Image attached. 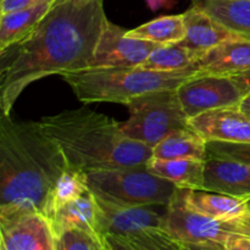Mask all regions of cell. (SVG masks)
<instances>
[{
  "label": "cell",
  "instance_id": "obj_37",
  "mask_svg": "<svg viewBox=\"0 0 250 250\" xmlns=\"http://www.w3.org/2000/svg\"><path fill=\"white\" fill-rule=\"evenodd\" d=\"M247 209H248V211H250V197L247 199Z\"/></svg>",
  "mask_w": 250,
  "mask_h": 250
},
{
  "label": "cell",
  "instance_id": "obj_18",
  "mask_svg": "<svg viewBox=\"0 0 250 250\" xmlns=\"http://www.w3.org/2000/svg\"><path fill=\"white\" fill-rule=\"evenodd\" d=\"M54 2H42L0 15V51L26 38L50 11Z\"/></svg>",
  "mask_w": 250,
  "mask_h": 250
},
{
  "label": "cell",
  "instance_id": "obj_9",
  "mask_svg": "<svg viewBox=\"0 0 250 250\" xmlns=\"http://www.w3.org/2000/svg\"><path fill=\"white\" fill-rule=\"evenodd\" d=\"M158 45L153 42L129 37L126 29L107 20L88 67L142 66Z\"/></svg>",
  "mask_w": 250,
  "mask_h": 250
},
{
  "label": "cell",
  "instance_id": "obj_21",
  "mask_svg": "<svg viewBox=\"0 0 250 250\" xmlns=\"http://www.w3.org/2000/svg\"><path fill=\"white\" fill-rule=\"evenodd\" d=\"M193 5L229 31L250 38V0H194Z\"/></svg>",
  "mask_w": 250,
  "mask_h": 250
},
{
  "label": "cell",
  "instance_id": "obj_5",
  "mask_svg": "<svg viewBox=\"0 0 250 250\" xmlns=\"http://www.w3.org/2000/svg\"><path fill=\"white\" fill-rule=\"evenodd\" d=\"M87 186L97 198L132 207L167 205L177 190L170 181L154 175L146 165L85 173Z\"/></svg>",
  "mask_w": 250,
  "mask_h": 250
},
{
  "label": "cell",
  "instance_id": "obj_38",
  "mask_svg": "<svg viewBox=\"0 0 250 250\" xmlns=\"http://www.w3.org/2000/svg\"><path fill=\"white\" fill-rule=\"evenodd\" d=\"M249 39H250V38H249Z\"/></svg>",
  "mask_w": 250,
  "mask_h": 250
},
{
  "label": "cell",
  "instance_id": "obj_36",
  "mask_svg": "<svg viewBox=\"0 0 250 250\" xmlns=\"http://www.w3.org/2000/svg\"><path fill=\"white\" fill-rule=\"evenodd\" d=\"M146 2H148V5L150 6L151 10H156L159 9V7L164 6V5L167 2V0H146Z\"/></svg>",
  "mask_w": 250,
  "mask_h": 250
},
{
  "label": "cell",
  "instance_id": "obj_6",
  "mask_svg": "<svg viewBox=\"0 0 250 250\" xmlns=\"http://www.w3.org/2000/svg\"><path fill=\"white\" fill-rule=\"evenodd\" d=\"M129 117L120 122L128 138L155 146L160 141L178 129L189 128L176 89L160 90L136 98L126 105Z\"/></svg>",
  "mask_w": 250,
  "mask_h": 250
},
{
  "label": "cell",
  "instance_id": "obj_8",
  "mask_svg": "<svg viewBox=\"0 0 250 250\" xmlns=\"http://www.w3.org/2000/svg\"><path fill=\"white\" fill-rule=\"evenodd\" d=\"M176 92L188 119L210 110L239 106L246 97L232 77L214 75L193 78Z\"/></svg>",
  "mask_w": 250,
  "mask_h": 250
},
{
  "label": "cell",
  "instance_id": "obj_29",
  "mask_svg": "<svg viewBox=\"0 0 250 250\" xmlns=\"http://www.w3.org/2000/svg\"><path fill=\"white\" fill-rule=\"evenodd\" d=\"M229 225L233 233L250 237V211H247L246 214L236 219L229 220Z\"/></svg>",
  "mask_w": 250,
  "mask_h": 250
},
{
  "label": "cell",
  "instance_id": "obj_2",
  "mask_svg": "<svg viewBox=\"0 0 250 250\" xmlns=\"http://www.w3.org/2000/svg\"><path fill=\"white\" fill-rule=\"evenodd\" d=\"M68 168L37 122L0 119V224L22 215L48 216L51 193Z\"/></svg>",
  "mask_w": 250,
  "mask_h": 250
},
{
  "label": "cell",
  "instance_id": "obj_28",
  "mask_svg": "<svg viewBox=\"0 0 250 250\" xmlns=\"http://www.w3.org/2000/svg\"><path fill=\"white\" fill-rule=\"evenodd\" d=\"M46 1H56V0H0V15L16 10L26 9Z\"/></svg>",
  "mask_w": 250,
  "mask_h": 250
},
{
  "label": "cell",
  "instance_id": "obj_23",
  "mask_svg": "<svg viewBox=\"0 0 250 250\" xmlns=\"http://www.w3.org/2000/svg\"><path fill=\"white\" fill-rule=\"evenodd\" d=\"M127 34L142 41L156 44L180 43L186 37V24L183 14L161 16L150 22L127 31Z\"/></svg>",
  "mask_w": 250,
  "mask_h": 250
},
{
  "label": "cell",
  "instance_id": "obj_15",
  "mask_svg": "<svg viewBox=\"0 0 250 250\" xmlns=\"http://www.w3.org/2000/svg\"><path fill=\"white\" fill-rule=\"evenodd\" d=\"M183 19L186 24V37L180 44L202 54L225 42L243 38L239 34L229 31L224 24L194 5L183 14Z\"/></svg>",
  "mask_w": 250,
  "mask_h": 250
},
{
  "label": "cell",
  "instance_id": "obj_30",
  "mask_svg": "<svg viewBox=\"0 0 250 250\" xmlns=\"http://www.w3.org/2000/svg\"><path fill=\"white\" fill-rule=\"evenodd\" d=\"M104 241L109 250H138L131 242L122 237L106 236L104 237Z\"/></svg>",
  "mask_w": 250,
  "mask_h": 250
},
{
  "label": "cell",
  "instance_id": "obj_17",
  "mask_svg": "<svg viewBox=\"0 0 250 250\" xmlns=\"http://www.w3.org/2000/svg\"><path fill=\"white\" fill-rule=\"evenodd\" d=\"M187 204L195 211L222 221H229L242 216L248 211V198L233 197L224 193L211 192L205 189H188Z\"/></svg>",
  "mask_w": 250,
  "mask_h": 250
},
{
  "label": "cell",
  "instance_id": "obj_14",
  "mask_svg": "<svg viewBox=\"0 0 250 250\" xmlns=\"http://www.w3.org/2000/svg\"><path fill=\"white\" fill-rule=\"evenodd\" d=\"M202 75L232 77L250 70V39L237 38L205 51L193 65Z\"/></svg>",
  "mask_w": 250,
  "mask_h": 250
},
{
  "label": "cell",
  "instance_id": "obj_20",
  "mask_svg": "<svg viewBox=\"0 0 250 250\" xmlns=\"http://www.w3.org/2000/svg\"><path fill=\"white\" fill-rule=\"evenodd\" d=\"M153 158L160 160L171 159H208L207 141L192 128H183L172 132L153 146Z\"/></svg>",
  "mask_w": 250,
  "mask_h": 250
},
{
  "label": "cell",
  "instance_id": "obj_26",
  "mask_svg": "<svg viewBox=\"0 0 250 250\" xmlns=\"http://www.w3.org/2000/svg\"><path fill=\"white\" fill-rule=\"evenodd\" d=\"M126 239L138 250H182L181 243L161 229H148L127 237Z\"/></svg>",
  "mask_w": 250,
  "mask_h": 250
},
{
  "label": "cell",
  "instance_id": "obj_22",
  "mask_svg": "<svg viewBox=\"0 0 250 250\" xmlns=\"http://www.w3.org/2000/svg\"><path fill=\"white\" fill-rule=\"evenodd\" d=\"M203 54L180 43L159 44L141 67L150 71L172 72L193 67Z\"/></svg>",
  "mask_w": 250,
  "mask_h": 250
},
{
  "label": "cell",
  "instance_id": "obj_7",
  "mask_svg": "<svg viewBox=\"0 0 250 250\" xmlns=\"http://www.w3.org/2000/svg\"><path fill=\"white\" fill-rule=\"evenodd\" d=\"M187 188H177L166 205L161 231L178 243H226L233 234L229 221L212 219L187 204Z\"/></svg>",
  "mask_w": 250,
  "mask_h": 250
},
{
  "label": "cell",
  "instance_id": "obj_11",
  "mask_svg": "<svg viewBox=\"0 0 250 250\" xmlns=\"http://www.w3.org/2000/svg\"><path fill=\"white\" fill-rule=\"evenodd\" d=\"M188 125L207 142L250 143V116L239 106L205 111L190 117Z\"/></svg>",
  "mask_w": 250,
  "mask_h": 250
},
{
  "label": "cell",
  "instance_id": "obj_12",
  "mask_svg": "<svg viewBox=\"0 0 250 250\" xmlns=\"http://www.w3.org/2000/svg\"><path fill=\"white\" fill-rule=\"evenodd\" d=\"M1 250H56L50 221L42 214H27L0 224Z\"/></svg>",
  "mask_w": 250,
  "mask_h": 250
},
{
  "label": "cell",
  "instance_id": "obj_19",
  "mask_svg": "<svg viewBox=\"0 0 250 250\" xmlns=\"http://www.w3.org/2000/svg\"><path fill=\"white\" fill-rule=\"evenodd\" d=\"M205 161L195 159H171L160 160L151 158L146 168L154 175L170 181L178 188L203 189Z\"/></svg>",
  "mask_w": 250,
  "mask_h": 250
},
{
  "label": "cell",
  "instance_id": "obj_1",
  "mask_svg": "<svg viewBox=\"0 0 250 250\" xmlns=\"http://www.w3.org/2000/svg\"><path fill=\"white\" fill-rule=\"evenodd\" d=\"M104 0H56L38 26L0 51V110L10 116L32 83L89 66L107 21Z\"/></svg>",
  "mask_w": 250,
  "mask_h": 250
},
{
  "label": "cell",
  "instance_id": "obj_16",
  "mask_svg": "<svg viewBox=\"0 0 250 250\" xmlns=\"http://www.w3.org/2000/svg\"><path fill=\"white\" fill-rule=\"evenodd\" d=\"M49 221L53 226L55 236L68 229H83L103 238L98 231L97 199L90 190L60 205Z\"/></svg>",
  "mask_w": 250,
  "mask_h": 250
},
{
  "label": "cell",
  "instance_id": "obj_3",
  "mask_svg": "<svg viewBox=\"0 0 250 250\" xmlns=\"http://www.w3.org/2000/svg\"><path fill=\"white\" fill-rule=\"evenodd\" d=\"M37 124L68 166L83 173L146 165L153 158V146L128 138L120 122L88 107L45 116Z\"/></svg>",
  "mask_w": 250,
  "mask_h": 250
},
{
  "label": "cell",
  "instance_id": "obj_10",
  "mask_svg": "<svg viewBox=\"0 0 250 250\" xmlns=\"http://www.w3.org/2000/svg\"><path fill=\"white\" fill-rule=\"evenodd\" d=\"M97 199L98 231L104 238L106 236L131 237L148 229H161L164 215L158 214L148 207L115 204Z\"/></svg>",
  "mask_w": 250,
  "mask_h": 250
},
{
  "label": "cell",
  "instance_id": "obj_34",
  "mask_svg": "<svg viewBox=\"0 0 250 250\" xmlns=\"http://www.w3.org/2000/svg\"><path fill=\"white\" fill-rule=\"evenodd\" d=\"M239 109L243 112H246L248 116H250V94L246 95V97L243 98V100H242L241 104H239Z\"/></svg>",
  "mask_w": 250,
  "mask_h": 250
},
{
  "label": "cell",
  "instance_id": "obj_27",
  "mask_svg": "<svg viewBox=\"0 0 250 250\" xmlns=\"http://www.w3.org/2000/svg\"><path fill=\"white\" fill-rule=\"evenodd\" d=\"M208 155L229 158L250 165V143L207 142Z\"/></svg>",
  "mask_w": 250,
  "mask_h": 250
},
{
  "label": "cell",
  "instance_id": "obj_4",
  "mask_svg": "<svg viewBox=\"0 0 250 250\" xmlns=\"http://www.w3.org/2000/svg\"><path fill=\"white\" fill-rule=\"evenodd\" d=\"M84 104L117 103L127 105L136 98L160 90L177 89L199 76L194 67L160 72L137 67H85L60 75Z\"/></svg>",
  "mask_w": 250,
  "mask_h": 250
},
{
  "label": "cell",
  "instance_id": "obj_25",
  "mask_svg": "<svg viewBox=\"0 0 250 250\" xmlns=\"http://www.w3.org/2000/svg\"><path fill=\"white\" fill-rule=\"evenodd\" d=\"M56 250H109L100 237L83 229H68L56 236Z\"/></svg>",
  "mask_w": 250,
  "mask_h": 250
},
{
  "label": "cell",
  "instance_id": "obj_13",
  "mask_svg": "<svg viewBox=\"0 0 250 250\" xmlns=\"http://www.w3.org/2000/svg\"><path fill=\"white\" fill-rule=\"evenodd\" d=\"M203 189L239 198L250 197V165L229 158L208 155Z\"/></svg>",
  "mask_w": 250,
  "mask_h": 250
},
{
  "label": "cell",
  "instance_id": "obj_32",
  "mask_svg": "<svg viewBox=\"0 0 250 250\" xmlns=\"http://www.w3.org/2000/svg\"><path fill=\"white\" fill-rule=\"evenodd\" d=\"M232 80L236 82V84L238 85L244 95L250 94V70L239 73V75L232 76Z\"/></svg>",
  "mask_w": 250,
  "mask_h": 250
},
{
  "label": "cell",
  "instance_id": "obj_31",
  "mask_svg": "<svg viewBox=\"0 0 250 250\" xmlns=\"http://www.w3.org/2000/svg\"><path fill=\"white\" fill-rule=\"evenodd\" d=\"M182 250H227L224 243L205 242V243H181Z\"/></svg>",
  "mask_w": 250,
  "mask_h": 250
},
{
  "label": "cell",
  "instance_id": "obj_35",
  "mask_svg": "<svg viewBox=\"0 0 250 250\" xmlns=\"http://www.w3.org/2000/svg\"><path fill=\"white\" fill-rule=\"evenodd\" d=\"M225 246H226V249L227 250H244L241 246H239L238 243H237L236 239L233 238V234H232V236L229 237V241H227L226 243H225Z\"/></svg>",
  "mask_w": 250,
  "mask_h": 250
},
{
  "label": "cell",
  "instance_id": "obj_33",
  "mask_svg": "<svg viewBox=\"0 0 250 250\" xmlns=\"http://www.w3.org/2000/svg\"><path fill=\"white\" fill-rule=\"evenodd\" d=\"M233 238L236 239L237 243H238L244 250H250V237L241 236V234L233 233Z\"/></svg>",
  "mask_w": 250,
  "mask_h": 250
},
{
  "label": "cell",
  "instance_id": "obj_24",
  "mask_svg": "<svg viewBox=\"0 0 250 250\" xmlns=\"http://www.w3.org/2000/svg\"><path fill=\"white\" fill-rule=\"evenodd\" d=\"M87 190H89V188L87 186L85 173L68 166L67 170L61 175V177L59 178L55 187H54L50 197V203H49V211L46 219L50 220L54 211L60 205L76 199Z\"/></svg>",
  "mask_w": 250,
  "mask_h": 250
}]
</instances>
